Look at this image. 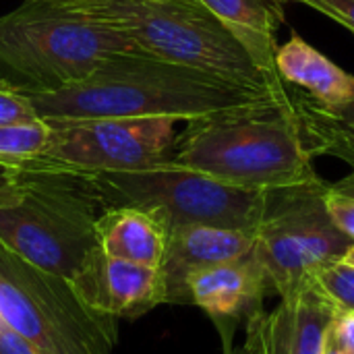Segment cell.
Wrapping results in <instances>:
<instances>
[{"instance_id":"cell-1","label":"cell","mask_w":354,"mask_h":354,"mask_svg":"<svg viewBox=\"0 0 354 354\" xmlns=\"http://www.w3.org/2000/svg\"><path fill=\"white\" fill-rule=\"evenodd\" d=\"M286 95L288 85L282 91L247 87L133 50L110 56L68 87L27 97L41 120L170 118L193 122L274 104Z\"/></svg>"},{"instance_id":"cell-2","label":"cell","mask_w":354,"mask_h":354,"mask_svg":"<svg viewBox=\"0 0 354 354\" xmlns=\"http://www.w3.org/2000/svg\"><path fill=\"white\" fill-rule=\"evenodd\" d=\"M106 205L87 172L35 160L0 170V247L73 282L97 249Z\"/></svg>"},{"instance_id":"cell-3","label":"cell","mask_w":354,"mask_h":354,"mask_svg":"<svg viewBox=\"0 0 354 354\" xmlns=\"http://www.w3.org/2000/svg\"><path fill=\"white\" fill-rule=\"evenodd\" d=\"M172 162L245 189H282L313 183L311 166L288 95L280 102L187 124Z\"/></svg>"},{"instance_id":"cell-4","label":"cell","mask_w":354,"mask_h":354,"mask_svg":"<svg viewBox=\"0 0 354 354\" xmlns=\"http://www.w3.org/2000/svg\"><path fill=\"white\" fill-rule=\"evenodd\" d=\"M133 50L139 48L124 33L75 6L25 0L0 17V79L25 95L68 87Z\"/></svg>"},{"instance_id":"cell-5","label":"cell","mask_w":354,"mask_h":354,"mask_svg":"<svg viewBox=\"0 0 354 354\" xmlns=\"http://www.w3.org/2000/svg\"><path fill=\"white\" fill-rule=\"evenodd\" d=\"M124 33L139 50L239 85L282 91L199 0H89L71 4Z\"/></svg>"},{"instance_id":"cell-6","label":"cell","mask_w":354,"mask_h":354,"mask_svg":"<svg viewBox=\"0 0 354 354\" xmlns=\"http://www.w3.org/2000/svg\"><path fill=\"white\" fill-rule=\"evenodd\" d=\"M87 174L106 209H143L160 220L168 232L185 226H218L255 232L266 214L270 195V189L228 185L172 160L137 170Z\"/></svg>"},{"instance_id":"cell-7","label":"cell","mask_w":354,"mask_h":354,"mask_svg":"<svg viewBox=\"0 0 354 354\" xmlns=\"http://www.w3.org/2000/svg\"><path fill=\"white\" fill-rule=\"evenodd\" d=\"M0 317L39 354H112L118 317L91 309L71 280L0 247Z\"/></svg>"},{"instance_id":"cell-8","label":"cell","mask_w":354,"mask_h":354,"mask_svg":"<svg viewBox=\"0 0 354 354\" xmlns=\"http://www.w3.org/2000/svg\"><path fill=\"white\" fill-rule=\"evenodd\" d=\"M326 187L328 183L317 178L270 189L251 253L280 299L290 297L319 268L342 259L354 245L326 209Z\"/></svg>"},{"instance_id":"cell-9","label":"cell","mask_w":354,"mask_h":354,"mask_svg":"<svg viewBox=\"0 0 354 354\" xmlns=\"http://www.w3.org/2000/svg\"><path fill=\"white\" fill-rule=\"evenodd\" d=\"M46 149L39 164L77 172L137 170L172 158L176 131L170 118L46 120Z\"/></svg>"},{"instance_id":"cell-10","label":"cell","mask_w":354,"mask_h":354,"mask_svg":"<svg viewBox=\"0 0 354 354\" xmlns=\"http://www.w3.org/2000/svg\"><path fill=\"white\" fill-rule=\"evenodd\" d=\"M268 290H272L270 278L253 253L199 270L187 278L189 305L203 309L214 319L226 351H230L236 324H247L261 311Z\"/></svg>"},{"instance_id":"cell-11","label":"cell","mask_w":354,"mask_h":354,"mask_svg":"<svg viewBox=\"0 0 354 354\" xmlns=\"http://www.w3.org/2000/svg\"><path fill=\"white\" fill-rule=\"evenodd\" d=\"M71 284L91 309L118 319H135L164 305L158 268L108 257L100 247Z\"/></svg>"},{"instance_id":"cell-12","label":"cell","mask_w":354,"mask_h":354,"mask_svg":"<svg viewBox=\"0 0 354 354\" xmlns=\"http://www.w3.org/2000/svg\"><path fill=\"white\" fill-rule=\"evenodd\" d=\"M255 232L185 226L168 232L166 251L160 263L164 305H189L187 278L199 270L245 257L253 251Z\"/></svg>"},{"instance_id":"cell-13","label":"cell","mask_w":354,"mask_h":354,"mask_svg":"<svg viewBox=\"0 0 354 354\" xmlns=\"http://www.w3.org/2000/svg\"><path fill=\"white\" fill-rule=\"evenodd\" d=\"M276 71L284 83L303 89L322 106H342L354 97V75L334 64L299 35L276 50Z\"/></svg>"},{"instance_id":"cell-14","label":"cell","mask_w":354,"mask_h":354,"mask_svg":"<svg viewBox=\"0 0 354 354\" xmlns=\"http://www.w3.org/2000/svg\"><path fill=\"white\" fill-rule=\"evenodd\" d=\"M247 48L261 71L282 81L276 71V31L284 21L282 0H199Z\"/></svg>"},{"instance_id":"cell-15","label":"cell","mask_w":354,"mask_h":354,"mask_svg":"<svg viewBox=\"0 0 354 354\" xmlns=\"http://www.w3.org/2000/svg\"><path fill=\"white\" fill-rule=\"evenodd\" d=\"M97 247L114 259L160 268L168 230L151 214L137 207L106 209L95 222Z\"/></svg>"},{"instance_id":"cell-16","label":"cell","mask_w":354,"mask_h":354,"mask_svg":"<svg viewBox=\"0 0 354 354\" xmlns=\"http://www.w3.org/2000/svg\"><path fill=\"white\" fill-rule=\"evenodd\" d=\"M288 104L307 153L311 158H338L354 172V97L342 106L328 108L288 85Z\"/></svg>"},{"instance_id":"cell-17","label":"cell","mask_w":354,"mask_h":354,"mask_svg":"<svg viewBox=\"0 0 354 354\" xmlns=\"http://www.w3.org/2000/svg\"><path fill=\"white\" fill-rule=\"evenodd\" d=\"M290 354H324L326 340L336 315V305L328 299L322 286L309 276L290 297Z\"/></svg>"},{"instance_id":"cell-18","label":"cell","mask_w":354,"mask_h":354,"mask_svg":"<svg viewBox=\"0 0 354 354\" xmlns=\"http://www.w3.org/2000/svg\"><path fill=\"white\" fill-rule=\"evenodd\" d=\"M290 303L282 301L274 313H255L247 322L245 344L239 351H226V354H290Z\"/></svg>"},{"instance_id":"cell-19","label":"cell","mask_w":354,"mask_h":354,"mask_svg":"<svg viewBox=\"0 0 354 354\" xmlns=\"http://www.w3.org/2000/svg\"><path fill=\"white\" fill-rule=\"evenodd\" d=\"M50 127L37 118L33 122L0 124V170L19 168L37 158L48 143Z\"/></svg>"},{"instance_id":"cell-20","label":"cell","mask_w":354,"mask_h":354,"mask_svg":"<svg viewBox=\"0 0 354 354\" xmlns=\"http://www.w3.org/2000/svg\"><path fill=\"white\" fill-rule=\"evenodd\" d=\"M313 280L322 286L328 299L340 311L354 313V266L338 259L313 274Z\"/></svg>"},{"instance_id":"cell-21","label":"cell","mask_w":354,"mask_h":354,"mask_svg":"<svg viewBox=\"0 0 354 354\" xmlns=\"http://www.w3.org/2000/svg\"><path fill=\"white\" fill-rule=\"evenodd\" d=\"M324 201L332 222L354 241V172L334 185L328 183Z\"/></svg>"},{"instance_id":"cell-22","label":"cell","mask_w":354,"mask_h":354,"mask_svg":"<svg viewBox=\"0 0 354 354\" xmlns=\"http://www.w3.org/2000/svg\"><path fill=\"white\" fill-rule=\"evenodd\" d=\"M37 112L27 95L0 83V124H19L37 120Z\"/></svg>"},{"instance_id":"cell-23","label":"cell","mask_w":354,"mask_h":354,"mask_svg":"<svg viewBox=\"0 0 354 354\" xmlns=\"http://www.w3.org/2000/svg\"><path fill=\"white\" fill-rule=\"evenodd\" d=\"M292 2H301L324 12L326 17L338 21L340 25L348 27L354 33V0H292Z\"/></svg>"},{"instance_id":"cell-24","label":"cell","mask_w":354,"mask_h":354,"mask_svg":"<svg viewBox=\"0 0 354 354\" xmlns=\"http://www.w3.org/2000/svg\"><path fill=\"white\" fill-rule=\"evenodd\" d=\"M330 334L346 353L354 354V313L338 309L336 315H334Z\"/></svg>"},{"instance_id":"cell-25","label":"cell","mask_w":354,"mask_h":354,"mask_svg":"<svg viewBox=\"0 0 354 354\" xmlns=\"http://www.w3.org/2000/svg\"><path fill=\"white\" fill-rule=\"evenodd\" d=\"M0 354H39L0 317Z\"/></svg>"},{"instance_id":"cell-26","label":"cell","mask_w":354,"mask_h":354,"mask_svg":"<svg viewBox=\"0 0 354 354\" xmlns=\"http://www.w3.org/2000/svg\"><path fill=\"white\" fill-rule=\"evenodd\" d=\"M324 354H351L346 353L334 338H332V334H328V340H326V348H324Z\"/></svg>"},{"instance_id":"cell-27","label":"cell","mask_w":354,"mask_h":354,"mask_svg":"<svg viewBox=\"0 0 354 354\" xmlns=\"http://www.w3.org/2000/svg\"><path fill=\"white\" fill-rule=\"evenodd\" d=\"M27 2H46V4H58V6H71V4H83L89 0H27Z\"/></svg>"},{"instance_id":"cell-28","label":"cell","mask_w":354,"mask_h":354,"mask_svg":"<svg viewBox=\"0 0 354 354\" xmlns=\"http://www.w3.org/2000/svg\"><path fill=\"white\" fill-rule=\"evenodd\" d=\"M342 261H346V263H351V266H354V245L351 247V251L342 257Z\"/></svg>"},{"instance_id":"cell-29","label":"cell","mask_w":354,"mask_h":354,"mask_svg":"<svg viewBox=\"0 0 354 354\" xmlns=\"http://www.w3.org/2000/svg\"><path fill=\"white\" fill-rule=\"evenodd\" d=\"M282 2H288V0H282Z\"/></svg>"}]
</instances>
